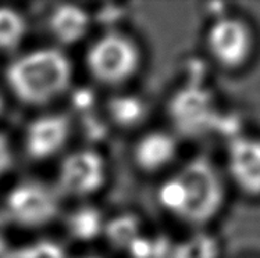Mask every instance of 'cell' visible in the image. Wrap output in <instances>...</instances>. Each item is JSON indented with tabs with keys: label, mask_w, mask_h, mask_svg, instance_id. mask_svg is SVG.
Returning a JSON list of instances; mask_svg holds the SVG:
<instances>
[{
	"label": "cell",
	"mask_w": 260,
	"mask_h": 258,
	"mask_svg": "<svg viewBox=\"0 0 260 258\" xmlns=\"http://www.w3.org/2000/svg\"><path fill=\"white\" fill-rule=\"evenodd\" d=\"M5 211L18 227H45L58 215L60 193L37 180L21 182L6 195Z\"/></svg>",
	"instance_id": "cell-4"
},
{
	"label": "cell",
	"mask_w": 260,
	"mask_h": 258,
	"mask_svg": "<svg viewBox=\"0 0 260 258\" xmlns=\"http://www.w3.org/2000/svg\"><path fill=\"white\" fill-rule=\"evenodd\" d=\"M13 165V152L5 135L0 133V178H3Z\"/></svg>",
	"instance_id": "cell-14"
},
{
	"label": "cell",
	"mask_w": 260,
	"mask_h": 258,
	"mask_svg": "<svg viewBox=\"0 0 260 258\" xmlns=\"http://www.w3.org/2000/svg\"><path fill=\"white\" fill-rule=\"evenodd\" d=\"M25 17L10 6H0V52H16L27 36Z\"/></svg>",
	"instance_id": "cell-11"
},
{
	"label": "cell",
	"mask_w": 260,
	"mask_h": 258,
	"mask_svg": "<svg viewBox=\"0 0 260 258\" xmlns=\"http://www.w3.org/2000/svg\"><path fill=\"white\" fill-rule=\"evenodd\" d=\"M89 26L88 13L78 6L58 5L49 13V32L60 45H74L82 41Z\"/></svg>",
	"instance_id": "cell-10"
},
{
	"label": "cell",
	"mask_w": 260,
	"mask_h": 258,
	"mask_svg": "<svg viewBox=\"0 0 260 258\" xmlns=\"http://www.w3.org/2000/svg\"><path fill=\"white\" fill-rule=\"evenodd\" d=\"M177 156V142L169 132L152 131L145 133L135 143L133 160L145 174L159 172L169 167Z\"/></svg>",
	"instance_id": "cell-9"
},
{
	"label": "cell",
	"mask_w": 260,
	"mask_h": 258,
	"mask_svg": "<svg viewBox=\"0 0 260 258\" xmlns=\"http://www.w3.org/2000/svg\"><path fill=\"white\" fill-rule=\"evenodd\" d=\"M107 114L118 127L133 128L144 120L146 108L135 96H116L107 104Z\"/></svg>",
	"instance_id": "cell-12"
},
{
	"label": "cell",
	"mask_w": 260,
	"mask_h": 258,
	"mask_svg": "<svg viewBox=\"0 0 260 258\" xmlns=\"http://www.w3.org/2000/svg\"><path fill=\"white\" fill-rule=\"evenodd\" d=\"M73 64L60 49L42 48L21 54L6 68L7 88L17 100L32 107L48 105L73 84Z\"/></svg>",
	"instance_id": "cell-1"
},
{
	"label": "cell",
	"mask_w": 260,
	"mask_h": 258,
	"mask_svg": "<svg viewBox=\"0 0 260 258\" xmlns=\"http://www.w3.org/2000/svg\"><path fill=\"white\" fill-rule=\"evenodd\" d=\"M107 165L95 150L82 149L67 154L57 171V192L71 197H89L105 186Z\"/></svg>",
	"instance_id": "cell-6"
},
{
	"label": "cell",
	"mask_w": 260,
	"mask_h": 258,
	"mask_svg": "<svg viewBox=\"0 0 260 258\" xmlns=\"http://www.w3.org/2000/svg\"><path fill=\"white\" fill-rule=\"evenodd\" d=\"M85 212H81L78 215L73 216L71 221V231L75 233L78 237L82 239H88V237L93 236L98 231H99V219L95 212L89 210H84Z\"/></svg>",
	"instance_id": "cell-13"
},
{
	"label": "cell",
	"mask_w": 260,
	"mask_h": 258,
	"mask_svg": "<svg viewBox=\"0 0 260 258\" xmlns=\"http://www.w3.org/2000/svg\"><path fill=\"white\" fill-rule=\"evenodd\" d=\"M185 189L186 207L181 221L201 225L221 210L224 185L214 165L205 158H195L178 172Z\"/></svg>",
	"instance_id": "cell-3"
},
{
	"label": "cell",
	"mask_w": 260,
	"mask_h": 258,
	"mask_svg": "<svg viewBox=\"0 0 260 258\" xmlns=\"http://www.w3.org/2000/svg\"><path fill=\"white\" fill-rule=\"evenodd\" d=\"M227 169L234 185L245 195L260 196V139L241 136L230 143Z\"/></svg>",
	"instance_id": "cell-8"
},
{
	"label": "cell",
	"mask_w": 260,
	"mask_h": 258,
	"mask_svg": "<svg viewBox=\"0 0 260 258\" xmlns=\"http://www.w3.org/2000/svg\"><path fill=\"white\" fill-rule=\"evenodd\" d=\"M71 120L61 113L43 114L32 120L24 132V150L31 160L45 161L57 156L69 142Z\"/></svg>",
	"instance_id": "cell-7"
},
{
	"label": "cell",
	"mask_w": 260,
	"mask_h": 258,
	"mask_svg": "<svg viewBox=\"0 0 260 258\" xmlns=\"http://www.w3.org/2000/svg\"><path fill=\"white\" fill-rule=\"evenodd\" d=\"M5 107H6L5 97H3V96H2V93H0V117H2V114L5 113Z\"/></svg>",
	"instance_id": "cell-15"
},
{
	"label": "cell",
	"mask_w": 260,
	"mask_h": 258,
	"mask_svg": "<svg viewBox=\"0 0 260 258\" xmlns=\"http://www.w3.org/2000/svg\"><path fill=\"white\" fill-rule=\"evenodd\" d=\"M207 52L216 63L227 69L244 67L252 57L255 41L250 26L237 17H218L209 26Z\"/></svg>",
	"instance_id": "cell-5"
},
{
	"label": "cell",
	"mask_w": 260,
	"mask_h": 258,
	"mask_svg": "<svg viewBox=\"0 0 260 258\" xmlns=\"http://www.w3.org/2000/svg\"><path fill=\"white\" fill-rule=\"evenodd\" d=\"M85 65L98 84L118 88L139 72L142 52L131 36L122 32H106L86 49Z\"/></svg>",
	"instance_id": "cell-2"
}]
</instances>
